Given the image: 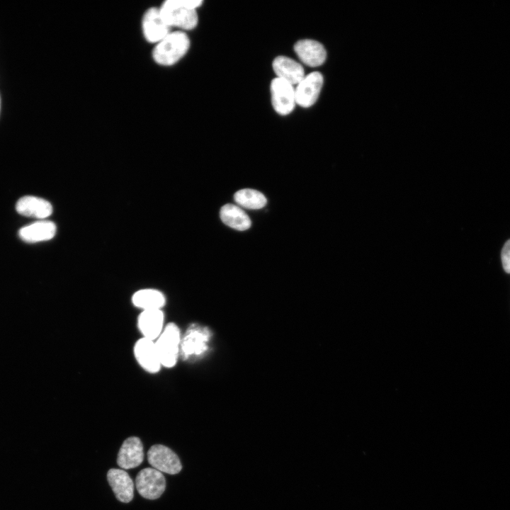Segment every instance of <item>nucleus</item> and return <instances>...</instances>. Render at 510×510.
<instances>
[{
	"mask_svg": "<svg viewBox=\"0 0 510 510\" xmlns=\"http://www.w3.org/2000/svg\"><path fill=\"white\" fill-rule=\"evenodd\" d=\"M501 259L504 270L510 273V239L504 245L501 252Z\"/></svg>",
	"mask_w": 510,
	"mask_h": 510,
	"instance_id": "21",
	"label": "nucleus"
},
{
	"mask_svg": "<svg viewBox=\"0 0 510 510\" xmlns=\"http://www.w3.org/2000/svg\"><path fill=\"white\" fill-rule=\"evenodd\" d=\"M323 81V76L318 72L305 76L295 89L296 103L303 108L312 106L318 98Z\"/></svg>",
	"mask_w": 510,
	"mask_h": 510,
	"instance_id": "9",
	"label": "nucleus"
},
{
	"mask_svg": "<svg viewBox=\"0 0 510 510\" xmlns=\"http://www.w3.org/2000/svg\"><path fill=\"white\" fill-rule=\"evenodd\" d=\"M234 199L238 205L251 210L261 209L267 203L266 198L262 193L250 188L237 191L234 195Z\"/></svg>",
	"mask_w": 510,
	"mask_h": 510,
	"instance_id": "20",
	"label": "nucleus"
},
{
	"mask_svg": "<svg viewBox=\"0 0 510 510\" xmlns=\"http://www.w3.org/2000/svg\"><path fill=\"white\" fill-rule=\"evenodd\" d=\"M273 69L277 77L293 86L298 84L305 76L302 66L294 60L279 56L273 62Z\"/></svg>",
	"mask_w": 510,
	"mask_h": 510,
	"instance_id": "16",
	"label": "nucleus"
},
{
	"mask_svg": "<svg viewBox=\"0 0 510 510\" xmlns=\"http://www.w3.org/2000/svg\"><path fill=\"white\" fill-rule=\"evenodd\" d=\"M222 221L227 226L244 231L251 227L248 215L238 205L228 203L223 205L220 211Z\"/></svg>",
	"mask_w": 510,
	"mask_h": 510,
	"instance_id": "18",
	"label": "nucleus"
},
{
	"mask_svg": "<svg viewBox=\"0 0 510 510\" xmlns=\"http://www.w3.org/2000/svg\"><path fill=\"white\" fill-rule=\"evenodd\" d=\"M143 459V445L140 438L130 436L126 438L118 454V465L125 470L132 469L141 465Z\"/></svg>",
	"mask_w": 510,
	"mask_h": 510,
	"instance_id": "11",
	"label": "nucleus"
},
{
	"mask_svg": "<svg viewBox=\"0 0 510 510\" xmlns=\"http://www.w3.org/2000/svg\"><path fill=\"white\" fill-rule=\"evenodd\" d=\"M181 340L178 326L172 322L166 324L154 341L162 366L170 368L176 365L180 356Z\"/></svg>",
	"mask_w": 510,
	"mask_h": 510,
	"instance_id": "3",
	"label": "nucleus"
},
{
	"mask_svg": "<svg viewBox=\"0 0 510 510\" xmlns=\"http://www.w3.org/2000/svg\"><path fill=\"white\" fill-rule=\"evenodd\" d=\"M210 331L205 327L191 324L181 338L180 356L188 360L203 354L208 348Z\"/></svg>",
	"mask_w": 510,
	"mask_h": 510,
	"instance_id": "4",
	"label": "nucleus"
},
{
	"mask_svg": "<svg viewBox=\"0 0 510 510\" xmlns=\"http://www.w3.org/2000/svg\"><path fill=\"white\" fill-rule=\"evenodd\" d=\"M56 225L47 220H39L20 229V238L28 243L50 240L55 235Z\"/></svg>",
	"mask_w": 510,
	"mask_h": 510,
	"instance_id": "17",
	"label": "nucleus"
},
{
	"mask_svg": "<svg viewBox=\"0 0 510 510\" xmlns=\"http://www.w3.org/2000/svg\"><path fill=\"white\" fill-rule=\"evenodd\" d=\"M202 4L201 0H167L159 8L164 21L171 28L191 30L198 24L196 8Z\"/></svg>",
	"mask_w": 510,
	"mask_h": 510,
	"instance_id": "1",
	"label": "nucleus"
},
{
	"mask_svg": "<svg viewBox=\"0 0 510 510\" xmlns=\"http://www.w3.org/2000/svg\"><path fill=\"white\" fill-rule=\"evenodd\" d=\"M271 101L274 110L280 115L290 113L296 104L293 86L278 77L271 84Z\"/></svg>",
	"mask_w": 510,
	"mask_h": 510,
	"instance_id": "8",
	"label": "nucleus"
},
{
	"mask_svg": "<svg viewBox=\"0 0 510 510\" xmlns=\"http://www.w3.org/2000/svg\"><path fill=\"white\" fill-rule=\"evenodd\" d=\"M164 321L162 310H144L138 317L137 326L143 337L154 341L164 328Z\"/></svg>",
	"mask_w": 510,
	"mask_h": 510,
	"instance_id": "14",
	"label": "nucleus"
},
{
	"mask_svg": "<svg viewBox=\"0 0 510 510\" xmlns=\"http://www.w3.org/2000/svg\"><path fill=\"white\" fill-rule=\"evenodd\" d=\"M135 357L140 366L149 373H158L162 366L154 341L142 337L134 346Z\"/></svg>",
	"mask_w": 510,
	"mask_h": 510,
	"instance_id": "10",
	"label": "nucleus"
},
{
	"mask_svg": "<svg viewBox=\"0 0 510 510\" xmlns=\"http://www.w3.org/2000/svg\"><path fill=\"white\" fill-rule=\"evenodd\" d=\"M142 28L145 40L157 44L171 32V27L162 17L159 8L151 7L144 13Z\"/></svg>",
	"mask_w": 510,
	"mask_h": 510,
	"instance_id": "7",
	"label": "nucleus"
},
{
	"mask_svg": "<svg viewBox=\"0 0 510 510\" xmlns=\"http://www.w3.org/2000/svg\"><path fill=\"white\" fill-rule=\"evenodd\" d=\"M133 305L144 310H162L166 303L162 293L154 289H143L136 292L132 298Z\"/></svg>",
	"mask_w": 510,
	"mask_h": 510,
	"instance_id": "19",
	"label": "nucleus"
},
{
	"mask_svg": "<svg viewBox=\"0 0 510 510\" xmlns=\"http://www.w3.org/2000/svg\"><path fill=\"white\" fill-rule=\"evenodd\" d=\"M147 456L149 465L160 472L176 475L182 469L178 455L164 445L156 444L151 446Z\"/></svg>",
	"mask_w": 510,
	"mask_h": 510,
	"instance_id": "6",
	"label": "nucleus"
},
{
	"mask_svg": "<svg viewBox=\"0 0 510 510\" xmlns=\"http://www.w3.org/2000/svg\"><path fill=\"white\" fill-rule=\"evenodd\" d=\"M190 47L188 36L182 30L171 31L162 40L155 44L152 57L159 65L169 67L178 62L188 52Z\"/></svg>",
	"mask_w": 510,
	"mask_h": 510,
	"instance_id": "2",
	"label": "nucleus"
},
{
	"mask_svg": "<svg viewBox=\"0 0 510 510\" xmlns=\"http://www.w3.org/2000/svg\"><path fill=\"white\" fill-rule=\"evenodd\" d=\"M107 480L118 501L123 503L132 501L134 497V482L126 471L111 468L107 472Z\"/></svg>",
	"mask_w": 510,
	"mask_h": 510,
	"instance_id": "12",
	"label": "nucleus"
},
{
	"mask_svg": "<svg viewBox=\"0 0 510 510\" xmlns=\"http://www.w3.org/2000/svg\"><path fill=\"white\" fill-rule=\"evenodd\" d=\"M16 211L24 216L43 220L52 212L50 203L41 198L26 196L21 198L16 205Z\"/></svg>",
	"mask_w": 510,
	"mask_h": 510,
	"instance_id": "15",
	"label": "nucleus"
},
{
	"mask_svg": "<svg viewBox=\"0 0 510 510\" xmlns=\"http://www.w3.org/2000/svg\"><path fill=\"white\" fill-rule=\"evenodd\" d=\"M294 50L298 58L309 67L320 66L326 60L325 48L314 40H300L294 45Z\"/></svg>",
	"mask_w": 510,
	"mask_h": 510,
	"instance_id": "13",
	"label": "nucleus"
},
{
	"mask_svg": "<svg viewBox=\"0 0 510 510\" xmlns=\"http://www.w3.org/2000/svg\"><path fill=\"white\" fill-rule=\"evenodd\" d=\"M135 487L142 497L156 499L160 497L165 490V477L162 472L153 468H144L135 477Z\"/></svg>",
	"mask_w": 510,
	"mask_h": 510,
	"instance_id": "5",
	"label": "nucleus"
}]
</instances>
